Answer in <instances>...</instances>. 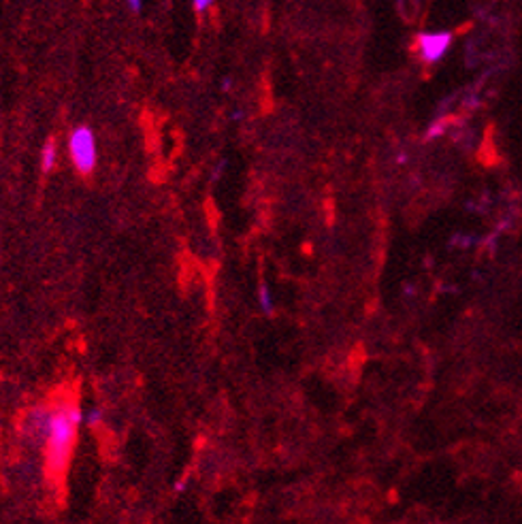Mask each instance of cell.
Listing matches in <instances>:
<instances>
[{"mask_svg":"<svg viewBox=\"0 0 522 524\" xmlns=\"http://www.w3.org/2000/svg\"><path fill=\"white\" fill-rule=\"evenodd\" d=\"M81 424H84V409L77 403L62 401L52 405V418L43 447H45V467L54 479L60 477L66 471L68 463H71L77 431Z\"/></svg>","mask_w":522,"mask_h":524,"instance_id":"obj_1","label":"cell"},{"mask_svg":"<svg viewBox=\"0 0 522 524\" xmlns=\"http://www.w3.org/2000/svg\"><path fill=\"white\" fill-rule=\"evenodd\" d=\"M66 152L71 158L75 170L84 177L94 173L98 164V143H96V134L88 124L75 126L68 132V141H66Z\"/></svg>","mask_w":522,"mask_h":524,"instance_id":"obj_2","label":"cell"},{"mask_svg":"<svg viewBox=\"0 0 522 524\" xmlns=\"http://www.w3.org/2000/svg\"><path fill=\"white\" fill-rule=\"evenodd\" d=\"M452 41H454V37H452V32H448V30L422 32V34H418L416 47H418V54H420V58L427 64H437L448 54Z\"/></svg>","mask_w":522,"mask_h":524,"instance_id":"obj_3","label":"cell"},{"mask_svg":"<svg viewBox=\"0 0 522 524\" xmlns=\"http://www.w3.org/2000/svg\"><path fill=\"white\" fill-rule=\"evenodd\" d=\"M56 162H58V143H56V138H47V141L43 143V148H41V160H39L41 170L43 173L54 170Z\"/></svg>","mask_w":522,"mask_h":524,"instance_id":"obj_4","label":"cell"},{"mask_svg":"<svg viewBox=\"0 0 522 524\" xmlns=\"http://www.w3.org/2000/svg\"><path fill=\"white\" fill-rule=\"evenodd\" d=\"M256 299H258V307L267 313V316H271L275 305H273V294H271V288L267 282H260L258 284V292H256Z\"/></svg>","mask_w":522,"mask_h":524,"instance_id":"obj_5","label":"cell"},{"mask_svg":"<svg viewBox=\"0 0 522 524\" xmlns=\"http://www.w3.org/2000/svg\"><path fill=\"white\" fill-rule=\"evenodd\" d=\"M100 422H102V409H100V407H90V409L84 411V427L94 429V427H98Z\"/></svg>","mask_w":522,"mask_h":524,"instance_id":"obj_6","label":"cell"},{"mask_svg":"<svg viewBox=\"0 0 522 524\" xmlns=\"http://www.w3.org/2000/svg\"><path fill=\"white\" fill-rule=\"evenodd\" d=\"M226 170V160H220L218 164H216V168H214V173H212V180L214 182H218L220 177H222V173Z\"/></svg>","mask_w":522,"mask_h":524,"instance_id":"obj_7","label":"cell"},{"mask_svg":"<svg viewBox=\"0 0 522 524\" xmlns=\"http://www.w3.org/2000/svg\"><path fill=\"white\" fill-rule=\"evenodd\" d=\"M214 0H194V9L196 11H207L209 7H212Z\"/></svg>","mask_w":522,"mask_h":524,"instance_id":"obj_8","label":"cell"},{"mask_svg":"<svg viewBox=\"0 0 522 524\" xmlns=\"http://www.w3.org/2000/svg\"><path fill=\"white\" fill-rule=\"evenodd\" d=\"M186 488H188V482H186V479H180V482L175 484V493H180V495H182V493L186 491Z\"/></svg>","mask_w":522,"mask_h":524,"instance_id":"obj_9","label":"cell"},{"mask_svg":"<svg viewBox=\"0 0 522 524\" xmlns=\"http://www.w3.org/2000/svg\"><path fill=\"white\" fill-rule=\"evenodd\" d=\"M243 118H246V113H243L241 109H237V111L230 113V120H232V122H239V120H243Z\"/></svg>","mask_w":522,"mask_h":524,"instance_id":"obj_10","label":"cell"},{"mask_svg":"<svg viewBox=\"0 0 522 524\" xmlns=\"http://www.w3.org/2000/svg\"><path fill=\"white\" fill-rule=\"evenodd\" d=\"M128 5H130L132 11H139V9H141V0H128Z\"/></svg>","mask_w":522,"mask_h":524,"instance_id":"obj_11","label":"cell"},{"mask_svg":"<svg viewBox=\"0 0 522 524\" xmlns=\"http://www.w3.org/2000/svg\"><path fill=\"white\" fill-rule=\"evenodd\" d=\"M230 88H232V79L226 77V79L222 81V90H224V92H230Z\"/></svg>","mask_w":522,"mask_h":524,"instance_id":"obj_12","label":"cell"},{"mask_svg":"<svg viewBox=\"0 0 522 524\" xmlns=\"http://www.w3.org/2000/svg\"><path fill=\"white\" fill-rule=\"evenodd\" d=\"M403 290H405V294H409V296H413V294H416L413 286H403Z\"/></svg>","mask_w":522,"mask_h":524,"instance_id":"obj_13","label":"cell"}]
</instances>
